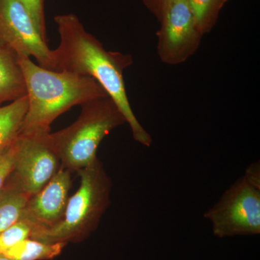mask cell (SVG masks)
Segmentation results:
<instances>
[{
  "instance_id": "2",
  "label": "cell",
  "mask_w": 260,
  "mask_h": 260,
  "mask_svg": "<svg viewBox=\"0 0 260 260\" xmlns=\"http://www.w3.org/2000/svg\"><path fill=\"white\" fill-rule=\"evenodd\" d=\"M18 60L28 100L20 133L50 129L51 123L72 107L107 95L91 77L45 69L28 56L18 55Z\"/></svg>"
},
{
  "instance_id": "14",
  "label": "cell",
  "mask_w": 260,
  "mask_h": 260,
  "mask_svg": "<svg viewBox=\"0 0 260 260\" xmlns=\"http://www.w3.org/2000/svg\"><path fill=\"white\" fill-rule=\"evenodd\" d=\"M197 27L202 35L213 29L223 8V0H186Z\"/></svg>"
},
{
  "instance_id": "12",
  "label": "cell",
  "mask_w": 260,
  "mask_h": 260,
  "mask_svg": "<svg viewBox=\"0 0 260 260\" xmlns=\"http://www.w3.org/2000/svg\"><path fill=\"white\" fill-rule=\"evenodd\" d=\"M28 107L27 95L8 105L0 106V150L18 138Z\"/></svg>"
},
{
  "instance_id": "6",
  "label": "cell",
  "mask_w": 260,
  "mask_h": 260,
  "mask_svg": "<svg viewBox=\"0 0 260 260\" xmlns=\"http://www.w3.org/2000/svg\"><path fill=\"white\" fill-rule=\"evenodd\" d=\"M50 133V129L28 130L20 133L15 141L12 175L30 197L50 181L61 164L51 143Z\"/></svg>"
},
{
  "instance_id": "4",
  "label": "cell",
  "mask_w": 260,
  "mask_h": 260,
  "mask_svg": "<svg viewBox=\"0 0 260 260\" xmlns=\"http://www.w3.org/2000/svg\"><path fill=\"white\" fill-rule=\"evenodd\" d=\"M79 117L71 125L50 133L61 167L77 172L97 160V150L107 135L126 123L109 95L95 98L81 106Z\"/></svg>"
},
{
  "instance_id": "1",
  "label": "cell",
  "mask_w": 260,
  "mask_h": 260,
  "mask_svg": "<svg viewBox=\"0 0 260 260\" xmlns=\"http://www.w3.org/2000/svg\"><path fill=\"white\" fill-rule=\"evenodd\" d=\"M54 21L60 37L59 47L52 50L56 71L87 75L96 80L124 116L135 141L150 147L151 136L137 119L126 95L123 73L133 62L131 56L106 50L85 30L76 15H56Z\"/></svg>"
},
{
  "instance_id": "15",
  "label": "cell",
  "mask_w": 260,
  "mask_h": 260,
  "mask_svg": "<svg viewBox=\"0 0 260 260\" xmlns=\"http://www.w3.org/2000/svg\"><path fill=\"white\" fill-rule=\"evenodd\" d=\"M32 228L23 220H19L6 230L0 232V255L23 239L30 238Z\"/></svg>"
},
{
  "instance_id": "9",
  "label": "cell",
  "mask_w": 260,
  "mask_h": 260,
  "mask_svg": "<svg viewBox=\"0 0 260 260\" xmlns=\"http://www.w3.org/2000/svg\"><path fill=\"white\" fill-rule=\"evenodd\" d=\"M71 186V172L61 166L50 181L29 198L20 220L30 225L32 233L54 226L63 218Z\"/></svg>"
},
{
  "instance_id": "5",
  "label": "cell",
  "mask_w": 260,
  "mask_h": 260,
  "mask_svg": "<svg viewBox=\"0 0 260 260\" xmlns=\"http://www.w3.org/2000/svg\"><path fill=\"white\" fill-rule=\"evenodd\" d=\"M214 235L218 238L260 234V190L244 177L229 186L221 198L207 210Z\"/></svg>"
},
{
  "instance_id": "7",
  "label": "cell",
  "mask_w": 260,
  "mask_h": 260,
  "mask_svg": "<svg viewBox=\"0 0 260 260\" xmlns=\"http://www.w3.org/2000/svg\"><path fill=\"white\" fill-rule=\"evenodd\" d=\"M0 42L18 55L34 56L39 66L54 69L53 51L20 0H0Z\"/></svg>"
},
{
  "instance_id": "16",
  "label": "cell",
  "mask_w": 260,
  "mask_h": 260,
  "mask_svg": "<svg viewBox=\"0 0 260 260\" xmlns=\"http://www.w3.org/2000/svg\"><path fill=\"white\" fill-rule=\"evenodd\" d=\"M15 141L0 150V189L4 186L13 173L15 155Z\"/></svg>"
},
{
  "instance_id": "17",
  "label": "cell",
  "mask_w": 260,
  "mask_h": 260,
  "mask_svg": "<svg viewBox=\"0 0 260 260\" xmlns=\"http://www.w3.org/2000/svg\"><path fill=\"white\" fill-rule=\"evenodd\" d=\"M26 7L38 29L43 37L48 39L44 16V0H20Z\"/></svg>"
},
{
  "instance_id": "3",
  "label": "cell",
  "mask_w": 260,
  "mask_h": 260,
  "mask_svg": "<svg viewBox=\"0 0 260 260\" xmlns=\"http://www.w3.org/2000/svg\"><path fill=\"white\" fill-rule=\"evenodd\" d=\"M80 186L70 197L64 215L54 226L32 232L30 238L46 243H68L83 240L93 232L110 205L112 183L102 162L78 171Z\"/></svg>"
},
{
  "instance_id": "10",
  "label": "cell",
  "mask_w": 260,
  "mask_h": 260,
  "mask_svg": "<svg viewBox=\"0 0 260 260\" xmlns=\"http://www.w3.org/2000/svg\"><path fill=\"white\" fill-rule=\"evenodd\" d=\"M26 95V87L18 56L0 42V106Z\"/></svg>"
},
{
  "instance_id": "21",
  "label": "cell",
  "mask_w": 260,
  "mask_h": 260,
  "mask_svg": "<svg viewBox=\"0 0 260 260\" xmlns=\"http://www.w3.org/2000/svg\"><path fill=\"white\" fill-rule=\"evenodd\" d=\"M228 1H229V0H223L224 4H225V3H226Z\"/></svg>"
},
{
  "instance_id": "13",
  "label": "cell",
  "mask_w": 260,
  "mask_h": 260,
  "mask_svg": "<svg viewBox=\"0 0 260 260\" xmlns=\"http://www.w3.org/2000/svg\"><path fill=\"white\" fill-rule=\"evenodd\" d=\"M66 243H46L27 238L5 251L3 256L12 260H49L59 256Z\"/></svg>"
},
{
  "instance_id": "11",
  "label": "cell",
  "mask_w": 260,
  "mask_h": 260,
  "mask_svg": "<svg viewBox=\"0 0 260 260\" xmlns=\"http://www.w3.org/2000/svg\"><path fill=\"white\" fill-rule=\"evenodd\" d=\"M30 198L11 174L0 189V232L20 220Z\"/></svg>"
},
{
  "instance_id": "8",
  "label": "cell",
  "mask_w": 260,
  "mask_h": 260,
  "mask_svg": "<svg viewBox=\"0 0 260 260\" xmlns=\"http://www.w3.org/2000/svg\"><path fill=\"white\" fill-rule=\"evenodd\" d=\"M159 21L157 52L160 60L170 65L185 62L198 50L203 37L187 1L172 2L164 10Z\"/></svg>"
},
{
  "instance_id": "18",
  "label": "cell",
  "mask_w": 260,
  "mask_h": 260,
  "mask_svg": "<svg viewBox=\"0 0 260 260\" xmlns=\"http://www.w3.org/2000/svg\"><path fill=\"white\" fill-rule=\"evenodd\" d=\"M243 177L248 184L260 190V164L259 161L252 162L246 168Z\"/></svg>"
},
{
  "instance_id": "19",
  "label": "cell",
  "mask_w": 260,
  "mask_h": 260,
  "mask_svg": "<svg viewBox=\"0 0 260 260\" xmlns=\"http://www.w3.org/2000/svg\"><path fill=\"white\" fill-rule=\"evenodd\" d=\"M149 10L153 13L157 18L160 19L164 10L168 6L175 0H143Z\"/></svg>"
},
{
  "instance_id": "20",
  "label": "cell",
  "mask_w": 260,
  "mask_h": 260,
  "mask_svg": "<svg viewBox=\"0 0 260 260\" xmlns=\"http://www.w3.org/2000/svg\"><path fill=\"white\" fill-rule=\"evenodd\" d=\"M0 260H12L9 259V258L5 257V256L3 255H0Z\"/></svg>"
}]
</instances>
